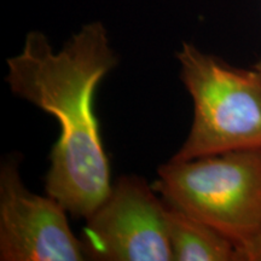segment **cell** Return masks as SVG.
<instances>
[{
    "label": "cell",
    "mask_w": 261,
    "mask_h": 261,
    "mask_svg": "<svg viewBox=\"0 0 261 261\" xmlns=\"http://www.w3.org/2000/svg\"><path fill=\"white\" fill-rule=\"evenodd\" d=\"M117 65L102 22H90L54 50L44 33H28L8 58L11 92L57 119L45 190L76 219H86L113 187L110 163L94 114L98 85Z\"/></svg>",
    "instance_id": "1"
},
{
    "label": "cell",
    "mask_w": 261,
    "mask_h": 261,
    "mask_svg": "<svg viewBox=\"0 0 261 261\" xmlns=\"http://www.w3.org/2000/svg\"><path fill=\"white\" fill-rule=\"evenodd\" d=\"M177 60L194 102V120L172 159L261 149V64L233 67L190 42L181 45Z\"/></svg>",
    "instance_id": "2"
},
{
    "label": "cell",
    "mask_w": 261,
    "mask_h": 261,
    "mask_svg": "<svg viewBox=\"0 0 261 261\" xmlns=\"http://www.w3.org/2000/svg\"><path fill=\"white\" fill-rule=\"evenodd\" d=\"M154 188L173 207L202 221L237 249L261 230V149L173 160Z\"/></svg>",
    "instance_id": "3"
},
{
    "label": "cell",
    "mask_w": 261,
    "mask_h": 261,
    "mask_svg": "<svg viewBox=\"0 0 261 261\" xmlns=\"http://www.w3.org/2000/svg\"><path fill=\"white\" fill-rule=\"evenodd\" d=\"M168 205L143 178L123 175L85 219L81 241L86 260L173 261Z\"/></svg>",
    "instance_id": "4"
},
{
    "label": "cell",
    "mask_w": 261,
    "mask_h": 261,
    "mask_svg": "<svg viewBox=\"0 0 261 261\" xmlns=\"http://www.w3.org/2000/svg\"><path fill=\"white\" fill-rule=\"evenodd\" d=\"M68 212L51 196L29 191L19 175V159L0 167V260H86L81 238L71 231Z\"/></svg>",
    "instance_id": "5"
},
{
    "label": "cell",
    "mask_w": 261,
    "mask_h": 261,
    "mask_svg": "<svg viewBox=\"0 0 261 261\" xmlns=\"http://www.w3.org/2000/svg\"><path fill=\"white\" fill-rule=\"evenodd\" d=\"M168 236L173 261H240L228 238L167 203Z\"/></svg>",
    "instance_id": "6"
},
{
    "label": "cell",
    "mask_w": 261,
    "mask_h": 261,
    "mask_svg": "<svg viewBox=\"0 0 261 261\" xmlns=\"http://www.w3.org/2000/svg\"><path fill=\"white\" fill-rule=\"evenodd\" d=\"M240 261H261V230L255 237L238 250Z\"/></svg>",
    "instance_id": "7"
},
{
    "label": "cell",
    "mask_w": 261,
    "mask_h": 261,
    "mask_svg": "<svg viewBox=\"0 0 261 261\" xmlns=\"http://www.w3.org/2000/svg\"><path fill=\"white\" fill-rule=\"evenodd\" d=\"M259 63H260V64H261V61H260V62H259Z\"/></svg>",
    "instance_id": "8"
}]
</instances>
